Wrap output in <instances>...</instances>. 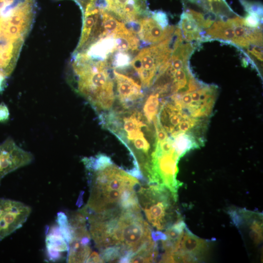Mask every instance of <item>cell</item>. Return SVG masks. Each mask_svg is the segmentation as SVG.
Instances as JSON below:
<instances>
[{
    "label": "cell",
    "instance_id": "18",
    "mask_svg": "<svg viewBox=\"0 0 263 263\" xmlns=\"http://www.w3.org/2000/svg\"><path fill=\"white\" fill-rule=\"evenodd\" d=\"M67 262L69 263H86L91 253L90 244L81 240L72 239L68 244Z\"/></svg>",
    "mask_w": 263,
    "mask_h": 263
},
{
    "label": "cell",
    "instance_id": "21",
    "mask_svg": "<svg viewBox=\"0 0 263 263\" xmlns=\"http://www.w3.org/2000/svg\"><path fill=\"white\" fill-rule=\"evenodd\" d=\"M111 64L114 68L124 69L131 64L132 58L129 53L116 52L112 55Z\"/></svg>",
    "mask_w": 263,
    "mask_h": 263
},
{
    "label": "cell",
    "instance_id": "22",
    "mask_svg": "<svg viewBox=\"0 0 263 263\" xmlns=\"http://www.w3.org/2000/svg\"><path fill=\"white\" fill-rule=\"evenodd\" d=\"M57 222L59 229L68 244L72 239L68 218L65 213L60 212L57 214Z\"/></svg>",
    "mask_w": 263,
    "mask_h": 263
},
{
    "label": "cell",
    "instance_id": "5",
    "mask_svg": "<svg viewBox=\"0 0 263 263\" xmlns=\"http://www.w3.org/2000/svg\"><path fill=\"white\" fill-rule=\"evenodd\" d=\"M137 195L140 208L149 224L162 231L182 220L176 205L177 194L164 186L148 184L139 186Z\"/></svg>",
    "mask_w": 263,
    "mask_h": 263
},
{
    "label": "cell",
    "instance_id": "2",
    "mask_svg": "<svg viewBox=\"0 0 263 263\" xmlns=\"http://www.w3.org/2000/svg\"><path fill=\"white\" fill-rule=\"evenodd\" d=\"M110 68L108 60L93 59L80 53L72 54L68 83L97 112L109 110L115 100L113 76Z\"/></svg>",
    "mask_w": 263,
    "mask_h": 263
},
{
    "label": "cell",
    "instance_id": "3",
    "mask_svg": "<svg viewBox=\"0 0 263 263\" xmlns=\"http://www.w3.org/2000/svg\"><path fill=\"white\" fill-rule=\"evenodd\" d=\"M37 9L36 0H0V67L16 65Z\"/></svg>",
    "mask_w": 263,
    "mask_h": 263
},
{
    "label": "cell",
    "instance_id": "6",
    "mask_svg": "<svg viewBox=\"0 0 263 263\" xmlns=\"http://www.w3.org/2000/svg\"><path fill=\"white\" fill-rule=\"evenodd\" d=\"M183 41L179 27L173 34L156 44L143 47L132 59L131 65L139 76L143 87L151 86L172 52Z\"/></svg>",
    "mask_w": 263,
    "mask_h": 263
},
{
    "label": "cell",
    "instance_id": "23",
    "mask_svg": "<svg viewBox=\"0 0 263 263\" xmlns=\"http://www.w3.org/2000/svg\"><path fill=\"white\" fill-rule=\"evenodd\" d=\"M9 112L6 105L4 103L0 104V122H3L8 120Z\"/></svg>",
    "mask_w": 263,
    "mask_h": 263
},
{
    "label": "cell",
    "instance_id": "4",
    "mask_svg": "<svg viewBox=\"0 0 263 263\" xmlns=\"http://www.w3.org/2000/svg\"><path fill=\"white\" fill-rule=\"evenodd\" d=\"M151 230L141 209L123 210L110 221L109 247L119 251V263H130L141 249L155 242Z\"/></svg>",
    "mask_w": 263,
    "mask_h": 263
},
{
    "label": "cell",
    "instance_id": "15",
    "mask_svg": "<svg viewBox=\"0 0 263 263\" xmlns=\"http://www.w3.org/2000/svg\"><path fill=\"white\" fill-rule=\"evenodd\" d=\"M48 257L52 261L59 260L63 254L68 251L69 246L58 225L48 229L45 239Z\"/></svg>",
    "mask_w": 263,
    "mask_h": 263
},
{
    "label": "cell",
    "instance_id": "14",
    "mask_svg": "<svg viewBox=\"0 0 263 263\" xmlns=\"http://www.w3.org/2000/svg\"><path fill=\"white\" fill-rule=\"evenodd\" d=\"M115 39L113 36H107L99 38L82 50L73 53H81L90 58L108 60L115 52Z\"/></svg>",
    "mask_w": 263,
    "mask_h": 263
},
{
    "label": "cell",
    "instance_id": "13",
    "mask_svg": "<svg viewBox=\"0 0 263 263\" xmlns=\"http://www.w3.org/2000/svg\"><path fill=\"white\" fill-rule=\"evenodd\" d=\"M113 74L116 94L123 108L128 109L142 99L144 94L140 85L132 77L119 73L115 69Z\"/></svg>",
    "mask_w": 263,
    "mask_h": 263
},
{
    "label": "cell",
    "instance_id": "11",
    "mask_svg": "<svg viewBox=\"0 0 263 263\" xmlns=\"http://www.w3.org/2000/svg\"><path fill=\"white\" fill-rule=\"evenodd\" d=\"M228 214L234 224L249 240V243L258 247L263 241V217L261 213L245 209L229 210Z\"/></svg>",
    "mask_w": 263,
    "mask_h": 263
},
{
    "label": "cell",
    "instance_id": "20",
    "mask_svg": "<svg viewBox=\"0 0 263 263\" xmlns=\"http://www.w3.org/2000/svg\"><path fill=\"white\" fill-rule=\"evenodd\" d=\"M215 15L230 16L233 13L225 0H197Z\"/></svg>",
    "mask_w": 263,
    "mask_h": 263
},
{
    "label": "cell",
    "instance_id": "1",
    "mask_svg": "<svg viewBox=\"0 0 263 263\" xmlns=\"http://www.w3.org/2000/svg\"><path fill=\"white\" fill-rule=\"evenodd\" d=\"M88 172L90 196L84 212L109 215L129 209H141L136 178L114 165L108 156L90 157L84 163Z\"/></svg>",
    "mask_w": 263,
    "mask_h": 263
},
{
    "label": "cell",
    "instance_id": "16",
    "mask_svg": "<svg viewBox=\"0 0 263 263\" xmlns=\"http://www.w3.org/2000/svg\"><path fill=\"white\" fill-rule=\"evenodd\" d=\"M97 8L98 9L100 18V30L97 39L107 36L121 34L129 30L125 23L108 12Z\"/></svg>",
    "mask_w": 263,
    "mask_h": 263
},
{
    "label": "cell",
    "instance_id": "24",
    "mask_svg": "<svg viewBox=\"0 0 263 263\" xmlns=\"http://www.w3.org/2000/svg\"><path fill=\"white\" fill-rule=\"evenodd\" d=\"M86 263H103L100 254L94 252L90 254Z\"/></svg>",
    "mask_w": 263,
    "mask_h": 263
},
{
    "label": "cell",
    "instance_id": "10",
    "mask_svg": "<svg viewBox=\"0 0 263 263\" xmlns=\"http://www.w3.org/2000/svg\"><path fill=\"white\" fill-rule=\"evenodd\" d=\"M210 243L197 237L186 226L171 263H190L204 261L209 250Z\"/></svg>",
    "mask_w": 263,
    "mask_h": 263
},
{
    "label": "cell",
    "instance_id": "8",
    "mask_svg": "<svg viewBox=\"0 0 263 263\" xmlns=\"http://www.w3.org/2000/svg\"><path fill=\"white\" fill-rule=\"evenodd\" d=\"M128 28L136 34L141 46L158 43L171 36L176 27L160 22L154 12H150L135 22L128 24Z\"/></svg>",
    "mask_w": 263,
    "mask_h": 263
},
{
    "label": "cell",
    "instance_id": "12",
    "mask_svg": "<svg viewBox=\"0 0 263 263\" xmlns=\"http://www.w3.org/2000/svg\"><path fill=\"white\" fill-rule=\"evenodd\" d=\"M33 154L19 147L9 137L0 144V182L7 174L30 164Z\"/></svg>",
    "mask_w": 263,
    "mask_h": 263
},
{
    "label": "cell",
    "instance_id": "17",
    "mask_svg": "<svg viewBox=\"0 0 263 263\" xmlns=\"http://www.w3.org/2000/svg\"><path fill=\"white\" fill-rule=\"evenodd\" d=\"M179 28L183 38L188 42L199 41L202 38V29L191 15L185 11L181 15Z\"/></svg>",
    "mask_w": 263,
    "mask_h": 263
},
{
    "label": "cell",
    "instance_id": "19",
    "mask_svg": "<svg viewBox=\"0 0 263 263\" xmlns=\"http://www.w3.org/2000/svg\"><path fill=\"white\" fill-rule=\"evenodd\" d=\"M160 96L159 93L154 91L148 96L144 103L143 113L149 124L153 122L158 114L161 102Z\"/></svg>",
    "mask_w": 263,
    "mask_h": 263
},
{
    "label": "cell",
    "instance_id": "7",
    "mask_svg": "<svg viewBox=\"0 0 263 263\" xmlns=\"http://www.w3.org/2000/svg\"><path fill=\"white\" fill-rule=\"evenodd\" d=\"M89 3L108 12L125 24L135 22L150 12L147 0H93Z\"/></svg>",
    "mask_w": 263,
    "mask_h": 263
},
{
    "label": "cell",
    "instance_id": "9",
    "mask_svg": "<svg viewBox=\"0 0 263 263\" xmlns=\"http://www.w3.org/2000/svg\"><path fill=\"white\" fill-rule=\"evenodd\" d=\"M31 211L21 202L0 198V240L20 228Z\"/></svg>",
    "mask_w": 263,
    "mask_h": 263
}]
</instances>
